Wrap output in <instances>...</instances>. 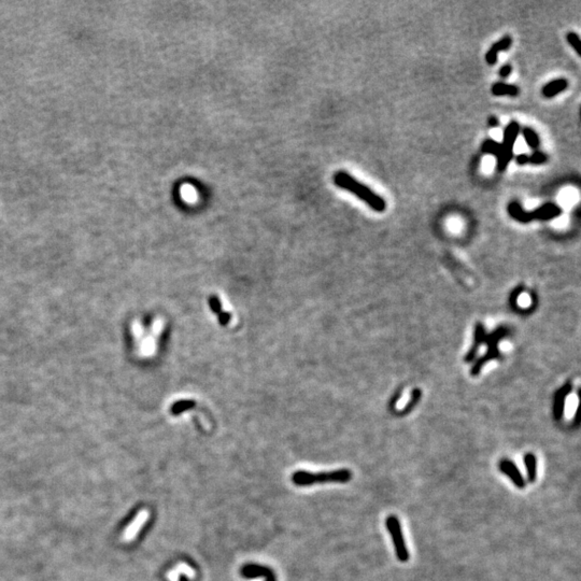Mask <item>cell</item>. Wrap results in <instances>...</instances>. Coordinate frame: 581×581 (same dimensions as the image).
<instances>
[{
	"label": "cell",
	"instance_id": "cell-20",
	"mask_svg": "<svg viewBox=\"0 0 581 581\" xmlns=\"http://www.w3.org/2000/svg\"><path fill=\"white\" fill-rule=\"evenodd\" d=\"M548 161V156L546 153L541 152V151H535L529 158V164L532 165H542Z\"/></svg>",
	"mask_w": 581,
	"mask_h": 581
},
{
	"label": "cell",
	"instance_id": "cell-24",
	"mask_svg": "<svg viewBox=\"0 0 581 581\" xmlns=\"http://www.w3.org/2000/svg\"><path fill=\"white\" fill-rule=\"evenodd\" d=\"M529 158H530V155H529V154L522 153V154H519V155L516 157V162H517V164H518L519 166H525V165L529 164Z\"/></svg>",
	"mask_w": 581,
	"mask_h": 581
},
{
	"label": "cell",
	"instance_id": "cell-21",
	"mask_svg": "<svg viewBox=\"0 0 581 581\" xmlns=\"http://www.w3.org/2000/svg\"><path fill=\"white\" fill-rule=\"evenodd\" d=\"M209 306L211 308V310H212L215 314H220L223 312V309H222V303L221 300L218 299V297L216 295H211L209 297Z\"/></svg>",
	"mask_w": 581,
	"mask_h": 581
},
{
	"label": "cell",
	"instance_id": "cell-18",
	"mask_svg": "<svg viewBox=\"0 0 581 581\" xmlns=\"http://www.w3.org/2000/svg\"><path fill=\"white\" fill-rule=\"evenodd\" d=\"M421 398V390L420 389H414L411 393V397H410V401L407 403V405L405 406V408L402 410V414H406L410 412L416 405L419 403Z\"/></svg>",
	"mask_w": 581,
	"mask_h": 581
},
{
	"label": "cell",
	"instance_id": "cell-1",
	"mask_svg": "<svg viewBox=\"0 0 581 581\" xmlns=\"http://www.w3.org/2000/svg\"><path fill=\"white\" fill-rule=\"evenodd\" d=\"M334 183L338 187L356 195L358 198L367 203L376 212H383L387 208V202L380 195L375 193L371 187L361 183L359 180L352 177L346 171H337L334 175Z\"/></svg>",
	"mask_w": 581,
	"mask_h": 581
},
{
	"label": "cell",
	"instance_id": "cell-25",
	"mask_svg": "<svg viewBox=\"0 0 581 581\" xmlns=\"http://www.w3.org/2000/svg\"><path fill=\"white\" fill-rule=\"evenodd\" d=\"M512 72V67L510 65H504L501 69H500V75L501 78H507L510 75V73Z\"/></svg>",
	"mask_w": 581,
	"mask_h": 581
},
{
	"label": "cell",
	"instance_id": "cell-8",
	"mask_svg": "<svg viewBox=\"0 0 581 581\" xmlns=\"http://www.w3.org/2000/svg\"><path fill=\"white\" fill-rule=\"evenodd\" d=\"M572 390V386L570 382L564 383L563 386L557 390L553 396V406H552V413L553 418L556 421H560L563 418L564 410H565V403H566L567 396L570 394Z\"/></svg>",
	"mask_w": 581,
	"mask_h": 581
},
{
	"label": "cell",
	"instance_id": "cell-3",
	"mask_svg": "<svg viewBox=\"0 0 581 581\" xmlns=\"http://www.w3.org/2000/svg\"><path fill=\"white\" fill-rule=\"evenodd\" d=\"M352 473L350 470L342 469L327 473L313 474L310 472L299 471L294 473L292 480L297 486H311L314 484H324V482H344L351 480Z\"/></svg>",
	"mask_w": 581,
	"mask_h": 581
},
{
	"label": "cell",
	"instance_id": "cell-11",
	"mask_svg": "<svg viewBox=\"0 0 581 581\" xmlns=\"http://www.w3.org/2000/svg\"><path fill=\"white\" fill-rule=\"evenodd\" d=\"M568 86V82L565 79H556L551 82L547 83V84L542 87V95L546 98L555 97L557 94L564 92Z\"/></svg>",
	"mask_w": 581,
	"mask_h": 581
},
{
	"label": "cell",
	"instance_id": "cell-17",
	"mask_svg": "<svg viewBox=\"0 0 581 581\" xmlns=\"http://www.w3.org/2000/svg\"><path fill=\"white\" fill-rule=\"evenodd\" d=\"M500 149H501V143L497 142L493 139H487L484 141L481 146V151L482 153H486V154H492L494 156H497L500 153Z\"/></svg>",
	"mask_w": 581,
	"mask_h": 581
},
{
	"label": "cell",
	"instance_id": "cell-26",
	"mask_svg": "<svg viewBox=\"0 0 581 581\" xmlns=\"http://www.w3.org/2000/svg\"><path fill=\"white\" fill-rule=\"evenodd\" d=\"M488 123H489L490 127H499L500 126V120L497 119L496 117H491V118H489Z\"/></svg>",
	"mask_w": 581,
	"mask_h": 581
},
{
	"label": "cell",
	"instance_id": "cell-22",
	"mask_svg": "<svg viewBox=\"0 0 581 581\" xmlns=\"http://www.w3.org/2000/svg\"><path fill=\"white\" fill-rule=\"evenodd\" d=\"M179 574H184L186 576H188L190 578H194L195 577V571L193 570V568H191L188 565L186 564H180L178 567L175 568Z\"/></svg>",
	"mask_w": 581,
	"mask_h": 581
},
{
	"label": "cell",
	"instance_id": "cell-13",
	"mask_svg": "<svg viewBox=\"0 0 581 581\" xmlns=\"http://www.w3.org/2000/svg\"><path fill=\"white\" fill-rule=\"evenodd\" d=\"M492 94L494 96H510L516 97L519 95V88L514 84H506L503 82H497L492 86Z\"/></svg>",
	"mask_w": 581,
	"mask_h": 581
},
{
	"label": "cell",
	"instance_id": "cell-14",
	"mask_svg": "<svg viewBox=\"0 0 581 581\" xmlns=\"http://www.w3.org/2000/svg\"><path fill=\"white\" fill-rule=\"evenodd\" d=\"M524 464L527 475V480L530 484H533L537 478V459L534 453H526L524 455Z\"/></svg>",
	"mask_w": 581,
	"mask_h": 581
},
{
	"label": "cell",
	"instance_id": "cell-9",
	"mask_svg": "<svg viewBox=\"0 0 581 581\" xmlns=\"http://www.w3.org/2000/svg\"><path fill=\"white\" fill-rule=\"evenodd\" d=\"M500 470L502 473L506 475L507 477H509V479L512 481V484H514L517 488L523 489L525 487V480L523 476L521 475V473H520L516 464L510 461V459L507 458L502 459L500 463Z\"/></svg>",
	"mask_w": 581,
	"mask_h": 581
},
{
	"label": "cell",
	"instance_id": "cell-6",
	"mask_svg": "<svg viewBox=\"0 0 581 581\" xmlns=\"http://www.w3.org/2000/svg\"><path fill=\"white\" fill-rule=\"evenodd\" d=\"M386 524L391 537L393 539V544L398 561L407 562L409 560L410 554L406 546L401 522H399V520L397 519L396 516H389L387 518Z\"/></svg>",
	"mask_w": 581,
	"mask_h": 581
},
{
	"label": "cell",
	"instance_id": "cell-12",
	"mask_svg": "<svg viewBox=\"0 0 581 581\" xmlns=\"http://www.w3.org/2000/svg\"><path fill=\"white\" fill-rule=\"evenodd\" d=\"M149 518V512L147 510H142L140 511L138 516L136 517V519L134 521L131 523V525L128 526V529L125 532V539L126 540H132L136 537V535L139 532V530L142 527V525L146 523V521Z\"/></svg>",
	"mask_w": 581,
	"mask_h": 581
},
{
	"label": "cell",
	"instance_id": "cell-4",
	"mask_svg": "<svg viewBox=\"0 0 581 581\" xmlns=\"http://www.w3.org/2000/svg\"><path fill=\"white\" fill-rule=\"evenodd\" d=\"M520 131H521V127H520V124L516 121H511L504 130L500 153L496 156L497 170L499 171H504L506 169L512 158H514V147Z\"/></svg>",
	"mask_w": 581,
	"mask_h": 581
},
{
	"label": "cell",
	"instance_id": "cell-10",
	"mask_svg": "<svg viewBox=\"0 0 581 581\" xmlns=\"http://www.w3.org/2000/svg\"><path fill=\"white\" fill-rule=\"evenodd\" d=\"M512 44V39L510 36H505L501 40L495 42L486 54V60L490 66H493L497 63V56L499 53L508 50Z\"/></svg>",
	"mask_w": 581,
	"mask_h": 581
},
{
	"label": "cell",
	"instance_id": "cell-7",
	"mask_svg": "<svg viewBox=\"0 0 581 581\" xmlns=\"http://www.w3.org/2000/svg\"><path fill=\"white\" fill-rule=\"evenodd\" d=\"M487 335L488 334H487L485 325L481 322H478L476 324V326H475V330H474L473 344L464 358L465 363H473V362L476 360V358L478 356V352L480 350V346L486 342Z\"/></svg>",
	"mask_w": 581,
	"mask_h": 581
},
{
	"label": "cell",
	"instance_id": "cell-5",
	"mask_svg": "<svg viewBox=\"0 0 581 581\" xmlns=\"http://www.w3.org/2000/svg\"><path fill=\"white\" fill-rule=\"evenodd\" d=\"M509 334V329L506 327H499L497 329H495L494 331H492L491 334H488L487 335V339H486V344L488 345V351L486 352V354L484 357H481L480 359H478L476 362H475L472 369H471V375L472 376H478L481 372V369L484 368V366L486 364H488L490 361L495 360V359H499L500 358V348H499V343L501 342V340H503L504 338H506Z\"/></svg>",
	"mask_w": 581,
	"mask_h": 581
},
{
	"label": "cell",
	"instance_id": "cell-15",
	"mask_svg": "<svg viewBox=\"0 0 581 581\" xmlns=\"http://www.w3.org/2000/svg\"><path fill=\"white\" fill-rule=\"evenodd\" d=\"M522 135L527 146L533 150L538 149V147L540 146V139L536 132L532 130L531 127H524L522 130Z\"/></svg>",
	"mask_w": 581,
	"mask_h": 581
},
{
	"label": "cell",
	"instance_id": "cell-16",
	"mask_svg": "<svg viewBox=\"0 0 581 581\" xmlns=\"http://www.w3.org/2000/svg\"><path fill=\"white\" fill-rule=\"evenodd\" d=\"M196 402L192 401V399H181V401L173 403L170 408V412L173 416H179V414H181L182 412L194 408Z\"/></svg>",
	"mask_w": 581,
	"mask_h": 581
},
{
	"label": "cell",
	"instance_id": "cell-2",
	"mask_svg": "<svg viewBox=\"0 0 581 581\" xmlns=\"http://www.w3.org/2000/svg\"><path fill=\"white\" fill-rule=\"evenodd\" d=\"M507 211L514 220L523 224L530 223L534 220L550 221L562 214V209L553 202H547L533 211H526L518 201L515 200L509 202Z\"/></svg>",
	"mask_w": 581,
	"mask_h": 581
},
{
	"label": "cell",
	"instance_id": "cell-19",
	"mask_svg": "<svg viewBox=\"0 0 581 581\" xmlns=\"http://www.w3.org/2000/svg\"><path fill=\"white\" fill-rule=\"evenodd\" d=\"M566 39H567V42L569 43L570 47L575 50L578 56H581V40H580L579 36L576 33L569 32L566 36Z\"/></svg>",
	"mask_w": 581,
	"mask_h": 581
},
{
	"label": "cell",
	"instance_id": "cell-23",
	"mask_svg": "<svg viewBox=\"0 0 581 581\" xmlns=\"http://www.w3.org/2000/svg\"><path fill=\"white\" fill-rule=\"evenodd\" d=\"M217 318H218V323H220L222 326H226V325H227V324L230 322L231 314H230L229 312L223 311L222 313H220V314L217 315Z\"/></svg>",
	"mask_w": 581,
	"mask_h": 581
}]
</instances>
